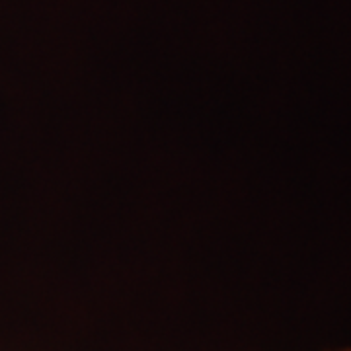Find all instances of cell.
I'll return each mask as SVG.
<instances>
[{
  "mask_svg": "<svg viewBox=\"0 0 351 351\" xmlns=\"http://www.w3.org/2000/svg\"><path fill=\"white\" fill-rule=\"evenodd\" d=\"M334 351H351V348H346V350H334Z\"/></svg>",
  "mask_w": 351,
  "mask_h": 351,
  "instance_id": "1",
  "label": "cell"
}]
</instances>
